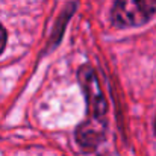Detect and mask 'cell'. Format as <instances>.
<instances>
[{
	"label": "cell",
	"mask_w": 156,
	"mask_h": 156,
	"mask_svg": "<svg viewBox=\"0 0 156 156\" xmlns=\"http://www.w3.org/2000/svg\"><path fill=\"white\" fill-rule=\"evenodd\" d=\"M156 12V0H117L112 8V21L120 27L146 24Z\"/></svg>",
	"instance_id": "cell-1"
},
{
	"label": "cell",
	"mask_w": 156,
	"mask_h": 156,
	"mask_svg": "<svg viewBox=\"0 0 156 156\" xmlns=\"http://www.w3.org/2000/svg\"><path fill=\"white\" fill-rule=\"evenodd\" d=\"M79 80L83 88L85 97H87V106H88V121H97V123H106V111L108 103L103 93L100 90L96 71L90 65H83L79 70Z\"/></svg>",
	"instance_id": "cell-2"
},
{
	"label": "cell",
	"mask_w": 156,
	"mask_h": 156,
	"mask_svg": "<svg viewBox=\"0 0 156 156\" xmlns=\"http://www.w3.org/2000/svg\"><path fill=\"white\" fill-rule=\"evenodd\" d=\"M106 124L85 120L76 130V140L85 150H93L105 138Z\"/></svg>",
	"instance_id": "cell-3"
},
{
	"label": "cell",
	"mask_w": 156,
	"mask_h": 156,
	"mask_svg": "<svg viewBox=\"0 0 156 156\" xmlns=\"http://www.w3.org/2000/svg\"><path fill=\"white\" fill-rule=\"evenodd\" d=\"M5 44H6V30H5V29H3V26L0 24V53L3 52Z\"/></svg>",
	"instance_id": "cell-4"
},
{
	"label": "cell",
	"mask_w": 156,
	"mask_h": 156,
	"mask_svg": "<svg viewBox=\"0 0 156 156\" xmlns=\"http://www.w3.org/2000/svg\"><path fill=\"white\" fill-rule=\"evenodd\" d=\"M155 129H156V121H155Z\"/></svg>",
	"instance_id": "cell-5"
}]
</instances>
